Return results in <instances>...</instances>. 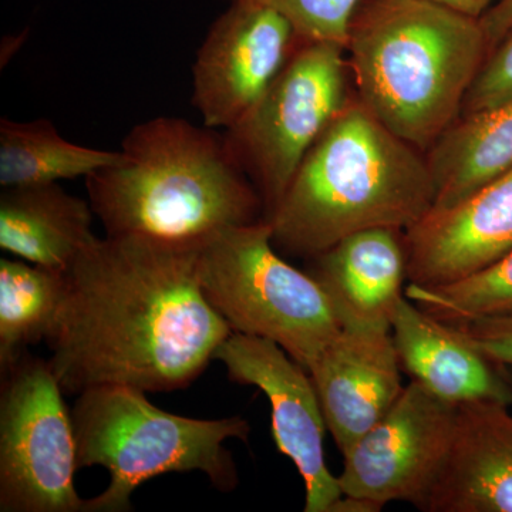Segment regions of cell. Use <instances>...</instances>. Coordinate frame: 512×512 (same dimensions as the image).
I'll return each mask as SVG.
<instances>
[{
	"mask_svg": "<svg viewBox=\"0 0 512 512\" xmlns=\"http://www.w3.org/2000/svg\"><path fill=\"white\" fill-rule=\"evenodd\" d=\"M201 248L106 235L84 249L47 339L64 393L106 384L173 392L204 372L232 329L202 292Z\"/></svg>",
	"mask_w": 512,
	"mask_h": 512,
	"instance_id": "1",
	"label": "cell"
},
{
	"mask_svg": "<svg viewBox=\"0 0 512 512\" xmlns=\"http://www.w3.org/2000/svg\"><path fill=\"white\" fill-rule=\"evenodd\" d=\"M86 188L107 237L204 247L228 229L265 220L261 195L224 134L180 117L131 128L119 161L86 177Z\"/></svg>",
	"mask_w": 512,
	"mask_h": 512,
	"instance_id": "2",
	"label": "cell"
},
{
	"mask_svg": "<svg viewBox=\"0 0 512 512\" xmlns=\"http://www.w3.org/2000/svg\"><path fill=\"white\" fill-rule=\"evenodd\" d=\"M434 200L426 154L384 126L353 92L265 221L275 247L313 258L365 229L409 231Z\"/></svg>",
	"mask_w": 512,
	"mask_h": 512,
	"instance_id": "3",
	"label": "cell"
},
{
	"mask_svg": "<svg viewBox=\"0 0 512 512\" xmlns=\"http://www.w3.org/2000/svg\"><path fill=\"white\" fill-rule=\"evenodd\" d=\"M345 50L366 109L426 154L463 114L490 47L480 19L433 0H365Z\"/></svg>",
	"mask_w": 512,
	"mask_h": 512,
	"instance_id": "4",
	"label": "cell"
},
{
	"mask_svg": "<svg viewBox=\"0 0 512 512\" xmlns=\"http://www.w3.org/2000/svg\"><path fill=\"white\" fill-rule=\"evenodd\" d=\"M77 466L107 468L110 484L87 500V512H126L131 495L151 478L200 471L224 493L238 485L225 441H247L242 417L200 420L164 412L146 392L120 384L77 394L72 412Z\"/></svg>",
	"mask_w": 512,
	"mask_h": 512,
	"instance_id": "5",
	"label": "cell"
},
{
	"mask_svg": "<svg viewBox=\"0 0 512 512\" xmlns=\"http://www.w3.org/2000/svg\"><path fill=\"white\" fill-rule=\"evenodd\" d=\"M198 275L205 298L232 332L272 340L308 372L342 329L325 289L276 252L268 221L208 241Z\"/></svg>",
	"mask_w": 512,
	"mask_h": 512,
	"instance_id": "6",
	"label": "cell"
},
{
	"mask_svg": "<svg viewBox=\"0 0 512 512\" xmlns=\"http://www.w3.org/2000/svg\"><path fill=\"white\" fill-rule=\"evenodd\" d=\"M349 74L345 47L302 42L261 99L225 130L229 154L261 195L265 220L352 96Z\"/></svg>",
	"mask_w": 512,
	"mask_h": 512,
	"instance_id": "7",
	"label": "cell"
},
{
	"mask_svg": "<svg viewBox=\"0 0 512 512\" xmlns=\"http://www.w3.org/2000/svg\"><path fill=\"white\" fill-rule=\"evenodd\" d=\"M63 393L49 360L25 353L2 370L0 512H87Z\"/></svg>",
	"mask_w": 512,
	"mask_h": 512,
	"instance_id": "8",
	"label": "cell"
},
{
	"mask_svg": "<svg viewBox=\"0 0 512 512\" xmlns=\"http://www.w3.org/2000/svg\"><path fill=\"white\" fill-rule=\"evenodd\" d=\"M457 406L412 380L392 409L343 454V495L380 510L393 501L421 510L446 458Z\"/></svg>",
	"mask_w": 512,
	"mask_h": 512,
	"instance_id": "9",
	"label": "cell"
},
{
	"mask_svg": "<svg viewBox=\"0 0 512 512\" xmlns=\"http://www.w3.org/2000/svg\"><path fill=\"white\" fill-rule=\"evenodd\" d=\"M301 43L292 23L276 10L258 3H229L208 29L192 67V104L204 126H234Z\"/></svg>",
	"mask_w": 512,
	"mask_h": 512,
	"instance_id": "10",
	"label": "cell"
},
{
	"mask_svg": "<svg viewBox=\"0 0 512 512\" xmlns=\"http://www.w3.org/2000/svg\"><path fill=\"white\" fill-rule=\"evenodd\" d=\"M235 383L258 387L271 404L276 447L291 458L305 484V512H332L343 497L326 464V423L318 393L303 369L272 340L232 332L215 353Z\"/></svg>",
	"mask_w": 512,
	"mask_h": 512,
	"instance_id": "11",
	"label": "cell"
},
{
	"mask_svg": "<svg viewBox=\"0 0 512 512\" xmlns=\"http://www.w3.org/2000/svg\"><path fill=\"white\" fill-rule=\"evenodd\" d=\"M404 238L409 284L447 285L493 264L512 248V168L453 207L431 208Z\"/></svg>",
	"mask_w": 512,
	"mask_h": 512,
	"instance_id": "12",
	"label": "cell"
},
{
	"mask_svg": "<svg viewBox=\"0 0 512 512\" xmlns=\"http://www.w3.org/2000/svg\"><path fill=\"white\" fill-rule=\"evenodd\" d=\"M392 332L342 326L309 369L326 429L345 454L382 419L404 387Z\"/></svg>",
	"mask_w": 512,
	"mask_h": 512,
	"instance_id": "13",
	"label": "cell"
},
{
	"mask_svg": "<svg viewBox=\"0 0 512 512\" xmlns=\"http://www.w3.org/2000/svg\"><path fill=\"white\" fill-rule=\"evenodd\" d=\"M510 407L498 400L458 404L446 458L421 510L512 512Z\"/></svg>",
	"mask_w": 512,
	"mask_h": 512,
	"instance_id": "14",
	"label": "cell"
},
{
	"mask_svg": "<svg viewBox=\"0 0 512 512\" xmlns=\"http://www.w3.org/2000/svg\"><path fill=\"white\" fill-rule=\"evenodd\" d=\"M392 338L400 367L448 403L498 400L512 406L507 367L488 359L451 323L434 318L403 296L394 311Z\"/></svg>",
	"mask_w": 512,
	"mask_h": 512,
	"instance_id": "15",
	"label": "cell"
},
{
	"mask_svg": "<svg viewBox=\"0 0 512 512\" xmlns=\"http://www.w3.org/2000/svg\"><path fill=\"white\" fill-rule=\"evenodd\" d=\"M312 259L309 274L328 293L342 326L392 328L409 281L404 231L365 229Z\"/></svg>",
	"mask_w": 512,
	"mask_h": 512,
	"instance_id": "16",
	"label": "cell"
},
{
	"mask_svg": "<svg viewBox=\"0 0 512 512\" xmlns=\"http://www.w3.org/2000/svg\"><path fill=\"white\" fill-rule=\"evenodd\" d=\"M90 201L59 184L3 188L0 248L30 264L67 272L97 238Z\"/></svg>",
	"mask_w": 512,
	"mask_h": 512,
	"instance_id": "17",
	"label": "cell"
},
{
	"mask_svg": "<svg viewBox=\"0 0 512 512\" xmlns=\"http://www.w3.org/2000/svg\"><path fill=\"white\" fill-rule=\"evenodd\" d=\"M436 200L433 208L458 204L512 168L511 99L461 116L426 153Z\"/></svg>",
	"mask_w": 512,
	"mask_h": 512,
	"instance_id": "18",
	"label": "cell"
},
{
	"mask_svg": "<svg viewBox=\"0 0 512 512\" xmlns=\"http://www.w3.org/2000/svg\"><path fill=\"white\" fill-rule=\"evenodd\" d=\"M120 151L70 143L52 121L0 120V185L32 187L89 177L119 161Z\"/></svg>",
	"mask_w": 512,
	"mask_h": 512,
	"instance_id": "19",
	"label": "cell"
},
{
	"mask_svg": "<svg viewBox=\"0 0 512 512\" xmlns=\"http://www.w3.org/2000/svg\"><path fill=\"white\" fill-rule=\"evenodd\" d=\"M66 293V272L0 259V369L15 365L28 346L47 342Z\"/></svg>",
	"mask_w": 512,
	"mask_h": 512,
	"instance_id": "20",
	"label": "cell"
},
{
	"mask_svg": "<svg viewBox=\"0 0 512 512\" xmlns=\"http://www.w3.org/2000/svg\"><path fill=\"white\" fill-rule=\"evenodd\" d=\"M404 296L448 323L512 316V248L460 281L440 286L409 284Z\"/></svg>",
	"mask_w": 512,
	"mask_h": 512,
	"instance_id": "21",
	"label": "cell"
},
{
	"mask_svg": "<svg viewBox=\"0 0 512 512\" xmlns=\"http://www.w3.org/2000/svg\"><path fill=\"white\" fill-rule=\"evenodd\" d=\"M268 6L292 23L302 42H330L345 47L350 22L365 0H227Z\"/></svg>",
	"mask_w": 512,
	"mask_h": 512,
	"instance_id": "22",
	"label": "cell"
},
{
	"mask_svg": "<svg viewBox=\"0 0 512 512\" xmlns=\"http://www.w3.org/2000/svg\"><path fill=\"white\" fill-rule=\"evenodd\" d=\"M512 97V29L488 53L464 101L463 114L491 109Z\"/></svg>",
	"mask_w": 512,
	"mask_h": 512,
	"instance_id": "23",
	"label": "cell"
},
{
	"mask_svg": "<svg viewBox=\"0 0 512 512\" xmlns=\"http://www.w3.org/2000/svg\"><path fill=\"white\" fill-rule=\"evenodd\" d=\"M448 323V322H447ZM488 359L512 367V316L451 322Z\"/></svg>",
	"mask_w": 512,
	"mask_h": 512,
	"instance_id": "24",
	"label": "cell"
},
{
	"mask_svg": "<svg viewBox=\"0 0 512 512\" xmlns=\"http://www.w3.org/2000/svg\"><path fill=\"white\" fill-rule=\"evenodd\" d=\"M480 20L491 52L512 29V0H497Z\"/></svg>",
	"mask_w": 512,
	"mask_h": 512,
	"instance_id": "25",
	"label": "cell"
},
{
	"mask_svg": "<svg viewBox=\"0 0 512 512\" xmlns=\"http://www.w3.org/2000/svg\"><path fill=\"white\" fill-rule=\"evenodd\" d=\"M433 2L457 10V12L464 13V15L481 19L488 9L493 8L497 0H433Z\"/></svg>",
	"mask_w": 512,
	"mask_h": 512,
	"instance_id": "26",
	"label": "cell"
},
{
	"mask_svg": "<svg viewBox=\"0 0 512 512\" xmlns=\"http://www.w3.org/2000/svg\"><path fill=\"white\" fill-rule=\"evenodd\" d=\"M511 379H512V375H511Z\"/></svg>",
	"mask_w": 512,
	"mask_h": 512,
	"instance_id": "27",
	"label": "cell"
}]
</instances>
